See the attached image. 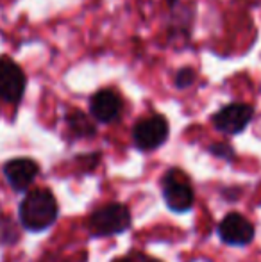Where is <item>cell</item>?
<instances>
[{"mask_svg": "<svg viewBox=\"0 0 261 262\" xmlns=\"http://www.w3.org/2000/svg\"><path fill=\"white\" fill-rule=\"evenodd\" d=\"M57 217V202L49 189H32L20 204V221L27 230L42 232Z\"/></svg>", "mask_w": 261, "mask_h": 262, "instance_id": "cell-1", "label": "cell"}, {"mask_svg": "<svg viewBox=\"0 0 261 262\" xmlns=\"http://www.w3.org/2000/svg\"><path fill=\"white\" fill-rule=\"evenodd\" d=\"M88 227L93 235H116L131 227V212L124 204H109L90 216Z\"/></svg>", "mask_w": 261, "mask_h": 262, "instance_id": "cell-2", "label": "cell"}, {"mask_svg": "<svg viewBox=\"0 0 261 262\" xmlns=\"http://www.w3.org/2000/svg\"><path fill=\"white\" fill-rule=\"evenodd\" d=\"M168 120L161 114H154V116L143 118L132 128V141H134L136 148L149 152V150H156L163 145L168 139Z\"/></svg>", "mask_w": 261, "mask_h": 262, "instance_id": "cell-3", "label": "cell"}, {"mask_svg": "<svg viewBox=\"0 0 261 262\" xmlns=\"http://www.w3.org/2000/svg\"><path fill=\"white\" fill-rule=\"evenodd\" d=\"M163 198L174 212H186L193 205V189L185 173L170 169L163 179Z\"/></svg>", "mask_w": 261, "mask_h": 262, "instance_id": "cell-4", "label": "cell"}, {"mask_svg": "<svg viewBox=\"0 0 261 262\" xmlns=\"http://www.w3.org/2000/svg\"><path fill=\"white\" fill-rule=\"evenodd\" d=\"M252 116H254L252 105L236 102V104H229L216 111L213 114V125H215L216 130L234 136L247 128V125L252 121Z\"/></svg>", "mask_w": 261, "mask_h": 262, "instance_id": "cell-5", "label": "cell"}, {"mask_svg": "<svg viewBox=\"0 0 261 262\" xmlns=\"http://www.w3.org/2000/svg\"><path fill=\"white\" fill-rule=\"evenodd\" d=\"M25 73L13 59L2 55L0 57V98L9 104L22 100L25 91Z\"/></svg>", "mask_w": 261, "mask_h": 262, "instance_id": "cell-6", "label": "cell"}, {"mask_svg": "<svg viewBox=\"0 0 261 262\" xmlns=\"http://www.w3.org/2000/svg\"><path fill=\"white\" fill-rule=\"evenodd\" d=\"M218 235L226 245L245 246L254 239V227L252 223L238 212H231L220 221Z\"/></svg>", "mask_w": 261, "mask_h": 262, "instance_id": "cell-7", "label": "cell"}, {"mask_svg": "<svg viewBox=\"0 0 261 262\" xmlns=\"http://www.w3.org/2000/svg\"><path fill=\"white\" fill-rule=\"evenodd\" d=\"M39 171V166L36 161L29 157H16L11 159L4 166V175L9 186L14 191H25L32 182H34L36 175Z\"/></svg>", "mask_w": 261, "mask_h": 262, "instance_id": "cell-8", "label": "cell"}, {"mask_svg": "<svg viewBox=\"0 0 261 262\" xmlns=\"http://www.w3.org/2000/svg\"><path fill=\"white\" fill-rule=\"evenodd\" d=\"M122 100L113 90H101L90 98V113L101 123H111L120 116Z\"/></svg>", "mask_w": 261, "mask_h": 262, "instance_id": "cell-9", "label": "cell"}, {"mask_svg": "<svg viewBox=\"0 0 261 262\" xmlns=\"http://www.w3.org/2000/svg\"><path fill=\"white\" fill-rule=\"evenodd\" d=\"M66 123H68L70 130L77 136V138H91L95 136V125L90 118L86 116L84 113H81L79 109L75 111H70L66 114Z\"/></svg>", "mask_w": 261, "mask_h": 262, "instance_id": "cell-10", "label": "cell"}, {"mask_svg": "<svg viewBox=\"0 0 261 262\" xmlns=\"http://www.w3.org/2000/svg\"><path fill=\"white\" fill-rule=\"evenodd\" d=\"M195 70L190 68V66H185V68H181L177 72V75H175V88H179V90H186V88H190L193 82H195Z\"/></svg>", "mask_w": 261, "mask_h": 262, "instance_id": "cell-11", "label": "cell"}, {"mask_svg": "<svg viewBox=\"0 0 261 262\" xmlns=\"http://www.w3.org/2000/svg\"><path fill=\"white\" fill-rule=\"evenodd\" d=\"M209 152L213 154V156H216V157H222V159H233L234 156V152H233V148L231 146H227V145H213V146H209Z\"/></svg>", "mask_w": 261, "mask_h": 262, "instance_id": "cell-12", "label": "cell"}, {"mask_svg": "<svg viewBox=\"0 0 261 262\" xmlns=\"http://www.w3.org/2000/svg\"><path fill=\"white\" fill-rule=\"evenodd\" d=\"M115 262H147V259L143 255H134L132 259H116Z\"/></svg>", "mask_w": 261, "mask_h": 262, "instance_id": "cell-13", "label": "cell"}, {"mask_svg": "<svg viewBox=\"0 0 261 262\" xmlns=\"http://www.w3.org/2000/svg\"><path fill=\"white\" fill-rule=\"evenodd\" d=\"M175 2H177V0H168V4H170V6H174Z\"/></svg>", "mask_w": 261, "mask_h": 262, "instance_id": "cell-14", "label": "cell"}]
</instances>
